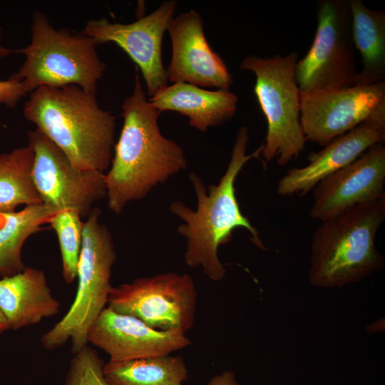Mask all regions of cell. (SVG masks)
I'll return each mask as SVG.
<instances>
[{"label":"cell","instance_id":"6da1fadb","mask_svg":"<svg viewBox=\"0 0 385 385\" xmlns=\"http://www.w3.org/2000/svg\"><path fill=\"white\" fill-rule=\"evenodd\" d=\"M121 110L123 127L111 167L105 174L108 205L116 214L187 165L182 148L160 133L158 120L161 113L146 98L138 73L133 93Z\"/></svg>","mask_w":385,"mask_h":385},{"label":"cell","instance_id":"7a4b0ae2","mask_svg":"<svg viewBox=\"0 0 385 385\" xmlns=\"http://www.w3.org/2000/svg\"><path fill=\"white\" fill-rule=\"evenodd\" d=\"M249 140L248 129L242 127L233 145L232 155L223 176L217 185L207 188L195 173L190 174L197 200L195 211L180 201L173 202L170 211L185 223L178 232L187 240L185 252V263L190 267H200L210 279L220 281L226 274L217 250L220 245L230 242L232 231L237 227L246 229L251 235V241L264 249L259 232L249 219L241 212L235 195L236 178L245 164L252 158H259L263 143L252 154L247 155Z\"/></svg>","mask_w":385,"mask_h":385},{"label":"cell","instance_id":"3957f363","mask_svg":"<svg viewBox=\"0 0 385 385\" xmlns=\"http://www.w3.org/2000/svg\"><path fill=\"white\" fill-rule=\"evenodd\" d=\"M24 115L80 170L104 173L113 158L115 117L96 94L70 85L41 86L29 93Z\"/></svg>","mask_w":385,"mask_h":385},{"label":"cell","instance_id":"277c9868","mask_svg":"<svg viewBox=\"0 0 385 385\" xmlns=\"http://www.w3.org/2000/svg\"><path fill=\"white\" fill-rule=\"evenodd\" d=\"M384 220L383 196L321 221L312 240L310 283L341 288L382 270L385 261L376 237Z\"/></svg>","mask_w":385,"mask_h":385},{"label":"cell","instance_id":"5b68a950","mask_svg":"<svg viewBox=\"0 0 385 385\" xmlns=\"http://www.w3.org/2000/svg\"><path fill=\"white\" fill-rule=\"evenodd\" d=\"M31 30L30 43L14 50L25 59L9 78L20 82L26 94L41 86L70 85L96 94L106 65L93 39L83 32L54 29L38 11L32 15Z\"/></svg>","mask_w":385,"mask_h":385},{"label":"cell","instance_id":"8992f818","mask_svg":"<svg viewBox=\"0 0 385 385\" xmlns=\"http://www.w3.org/2000/svg\"><path fill=\"white\" fill-rule=\"evenodd\" d=\"M93 208L82 224V242L78 263L76 293L64 316L41 337L42 346L56 349L71 342L76 353L88 344L93 323L107 307L113 288L111 277L116 255L111 234Z\"/></svg>","mask_w":385,"mask_h":385},{"label":"cell","instance_id":"52a82bcc","mask_svg":"<svg viewBox=\"0 0 385 385\" xmlns=\"http://www.w3.org/2000/svg\"><path fill=\"white\" fill-rule=\"evenodd\" d=\"M296 51L262 58L250 55L240 68L255 73L254 92L266 118L267 131L262 154L287 165L304 151L307 141L300 122L301 93L295 81Z\"/></svg>","mask_w":385,"mask_h":385},{"label":"cell","instance_id":"ba28073f","mask_svg":"<svg viewBox=\"0 0 385 385\" xmlns=\"http://www.w3.org/2000/svg\"><path fill=\"white\" fill-rule=\"evenodd\" d=\"M355 51L349 1H319L312 44L295 65V81L300 93L356 85L359 71Z\"/></svg>","mask_w":385,"mask_h":385},{"label":"cell","instance_id":"9c48e42d","mask_svg":"<svg viewBox=\"0 0 385 385\" xmlns=\"http://www.w3.org/2000/svg\"><path fill=\"white\" fill-rule=\"evenodd\" d=\"M197 298L190 275L167 272L113 287L107 307L153 329L186 333L194 325Z\"/></svg>","mask_w":385,"mask_h":385},{"label":"cell","instance_id":"30bf717a","mask_svg":"<svg viewBox=\"0 0 385 385\" xmlns=\"http://www.w3.org/2000/svg\"><path fill=\"white\" fill-rule=\"evenodd\" d=\"M28 138L34 152V183L42 203L54 212L71 210L87 217L93 203L106 196L105 173L75 168L37 129Z\"/></svg>","mask_w":385,"mask_h":385},{"label":"cell","instance_id":"8fae6325","mask_svg":"<svg viewBox=\"0 0 385 385\" xmlns=\"http://www.w3.org/2000/svg\"><path fill=\"white\" fill-rule=\"evenodd\" d=\"M175 1L163 2L153 12L130 24L112 23L106 19L89 20L82 31L98 44L113 43L140 69L148 95L153 96L168 86L162 61V42L177 9Z\"/></svg>","mask_w":385,"mask_h":385},{"label":"cell","instance_id":"7c38bea8","mask_svg":"<svg viewBox=\"0 0 385 385\" xmlns=\"http://www.w3.org/2000/svg\"><path fill=\"white\" fill-rule=\"evenodd\" d=\"M385 103V82L301 94L300 122L307 140L325 146Z\"/></svg>","mask_w":385,"mask_h":385},{"label":"cell","instance_id":"4fadbf2b","mask_svg":"<svg viewBox=\"0 0 385 385\" xmlns=\"http://www.w3.org/2000/svg\"><path fill=\"white\" fill-rule=\"evenodd\" d=\"M385 140V103L364 121L308 157L309 163L287 171L277 187L280 195L304 196L322 180L354 161L374 145Z\"/></svg>","mask_w":385,"mask_h":385},{"label":"cell","instance_id":"5bb4252c","mask_svg":"<svg viewBox=\"0 0 385 385\" xmlns=\"http://www.w3.org/2000/svg\"><path fill=\"white\" fill-rule=\"evenodd\" d=\"M385 147L372 145L354 161L313 188L310 216L322 221L385 196Z\"/></svg>","mask_w":385,"mask_h":385},{"label":"cell","instance_id":"9a60e30c","mask_svg":"<svg viewBox=\"0 0 385 385\" xmlns=\"http://www.w3.org/2000/svg\"><path fill=\"white\" fill-rule=\"evenodd\" d=\"M168 31L172 43V57L166 69L168 81L229 90L232 76L207 42L198 12L191 9L174 16Z\"/></svg>","mask_w":385,"mask_h":385},{"label":"cell","instance_id":"2e32d148","mask_svg":"<svg viewBox=\"0 0 385 385\" xmlns=\"http://www.w3.org/2000/svg\"><path fill=\"white\" fill-rule=\"evenodd\" d=\"M186 333L153 329L140 319L106 307L88 335L90 343L112 361L168 355L191 344Z\"/></svg>","mask_w":385,"mask_h":385},{"label":"cell","instance_id":"e0dca14e","mask_svg":"<svg viewBox=\"0 0 385 385\" xmlns=\"http://www.w3.org/2000/svg\"><path fill=\"white\" fill-rule=\"evenodd\" d=\"M148 101L160 113L174 111L188 117L192 127L204 132L233 118L238 98L230 90L210 91L175 83L159 90Z\"/></svg>","mask_w":385,"mask_h":385},{"label":"cell","instance_id":"ac0fdd59","mask_svg":"<svg viewBox=\"0 0 385 385\" xmlns=\"http://www.w3.org/2000/svg\"><path fill=\"white\" fill-rule=\"evenodd\" d=\"M60 307L41 270L28 267L0 279V309L10 329L38 324L56 315Z\"/></svg>","mask_w":385,"mask_h":385},{"label":"cell","instance_id":"d6986e66","mask_svg":"<svg viewBox=\"0 0 385 385\" xmlns=\"http://www.w3.org/2000/svg\"><path fill=\"white\" fill-rule=\"evenodd\" d=\"M352 38L361 56L356 84H372L385 78V11L368 8L361 0H349Z\"/></svg>","mask_w":385,"mask_h":385},{"label":"cell","instance_id":"ffe728a7","mask_svg":"<svg viewBox=\"0 0 385 385\" xmlns=\"http://www.w3.org/2000/svg\"><path fill=\"white\" fill-rule=\"evenodd\" d=\"M103 374L111 385H183L188 377L183 358L170 354L109 360L104 364Z\"/></svg>","mask_w":385,"mask_h":385},{"label":"cell","instance_id":"44dd1931","mask_svg":"<svg viewBox=\"0 0 385 385\" xmlns=\"http://www.w3.org/2000/svg\"><path fill=\"white\" fill-rule=\"evenodd\" d=\"M54 213L43 204L0 212V276H11L26 268L21 259L25 241L48 223Z\"/></svg>","mask_w":385,"mask_h":385},{"label":"cell","instance_id":"7402d4cb","mask_svg":"<svg viewBox=\"0 0 385 385\" xmlns=\"http://www.w3.org/2000/svg\"><path fill=\"white\" fill-rule=\"evenodd\" d=\"M34 162L29 145L0 153V212L43 204L34 183Z\"/></svg>","mask_w":385,"mask_h":385},{"label":"cell","instance_id":"603a6c76","mask_svg":"<svg viewBox=\"0 0 385 385\" xmlns=\"http://www.w3.org/2000/svg\"><path fill=\"white\" fill-rule=\"evenodd\" d=\"M80 215L71 210L55 212L48 223L55 230L62 259V274L65 282H73L77 276L82 242V224Z\"/></svg>","mask_w":385,"mask_h":385},{"label":"cell","instance_id":"cb8c5ba5","mask_svg":"<svg viewBox=\"0 0 385 385\" xmlns=\"http://www.w3.org/2000/svg\"><path fill=\"white\" fill-rule=\"evenodd\" d=\"M73 355L65 385H111L104 376L103 361L93 348L87 344Z\"/></svg>","mask_w":385,"mask_h":385},{"label":"cell","instance_id":"d4e9b609","mask_svg":"<svg viewBox=\"0 0 385 385\" xmlns=\"http://www.w3.org/2000/svg\"><path fill=\"white\" fill-rule=\"evenodd\" d=\"M2 28L0 25V41L1 38ZM14 52L13 49L2 46L0 43V56L4 57ZM26 95L22 84L15 80L8 78L0 81V105L9 108H14L18 102Z\"/></svg>","mask_w":385,"mask_h":385},{"label":"cell","instance_id":"484cf974","mask_svg":"<svg viewBox=\"0 0 385 385\" xmlns=\"http://www.w3.org/2000/svg\"><path fill=\"white\" fill-rule=\"evenodd\" d=\"M205 385H241L234 371L225 370L212 376Z\"/></svg>","mask_w":385,"mask_h":385},{"label":"cell","instance_id":"4316f807","mask_svg":"<svg viewBox=\"0 0 385 385\" xmlns=\"http://www.w3.org/2000/svg\"><path fill=\"white\" fill-rule=\"evenodd\" d=\"M9 326L7 322V320L4 315L3 312L0 309V334L5 332L7 329H9Z\"/></svg>","mask_w":385,"mask_h":385}]
</instances>
